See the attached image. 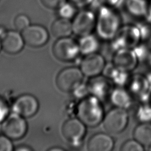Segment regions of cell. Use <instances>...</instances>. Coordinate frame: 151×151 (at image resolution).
I'll return each mask as SVG.
<instances>
[{"label": "cell", "instance_id": "33", "mask_svg": "<svg viewBox=\"0 0 151 151\" xmlns=\"http://www.w3.org/2000/svg\"><path fill=\"white\" fill-rule=\"evenodd\" d=\"M94 1V0H69V2L76 7L80 8H84L93 3Z\"/></svg>", "mask_w": 151, "mask_h": 151}, {"label": "cell", "instance_id": "15", "mask_svg": "<svg viewBox=\"0 0 151 151\" xmlns=\"http://www.w3.org/2000/svg\"><path fill=\"white\" fill-rule=\"evenodd\" d=\"M90 94L101 101L109 98L113 89L114 84L111 81L102 74L90 78L87 82Z\"/></svg>", "mask_w": 151, "mask_h": 151}, {"label": "cell", "instance_id": "29", "mask_svg": "<svg viewBox=\"0 0 151 151\" xmlns=\"http://www.w3.org/2000/svg\"><path fill=\"white\" fill-rule=\"evenodd\" d=\"M72 93L73 96L76 99L78 100V101L88 96L90 94V92L87 82L81 83L73 90Z\"/></svg>", "mask_w": 151, "mask_h": 151}, {"label": "cell", "instance_id": "16", "mask_svg": "<svg viewBox=\"0 0 151 151\" xmlns=\"http://www.w3.org/2000/svg\"><path fill=\"white\" fill-rule=\"evenodd\" d=\"M2 49L9 54H16L22 51L25 42L21 32L17 30L6 31L1 38Z\"/></svg>", "mask_w": 151, "mask_h": 151}, {"label": "cell", "instance_id": "4", "mask_svg": "<svg viewBox=\"0 0 151 151\" xmlns=\"http://www.w3.org/2000/svg\"><path fill=\"white\" fill-rule=\"evenodd\" d=\"M52 51L56 59L65 63L76 61L81 54L78 41L70 37L57 38Z\"/></svg>", "mask_w": 151, "mask_h": 151}, {"label": "cell", "instance_id": "21", "mask_svg": "<svg viewBox=\"0 0 151 151\" xmlns=\"http://www.w3.org/2000/svg\"><path fill=\"white\" fill-rule=\"evenodd\" d=\"M124 6L127 13L135 18L146 17L149 2L147 0H126Z\"/></svg>", "mask_w": 151, "mask_h": 151}, {"label": "cell", "instance_id": "20", "mask_svg": "<svg viewBox=\"0 0 151 151\" xmlns=\"http://www.w3.org/2000/svg\"><path fill=\"white\" fill-rule=\"evenodd\" d=\"M51 31L52 35L57 38L70 37L73 33L72 21L59 17L52 22Z\"/></svg>", "mask_w": 151, "mask_h": 151}, {"label": "cell", "instance_id": "28", "mask_svg": "<svg viewBox=\"0 0 151 151\" xmlns=\"http://www.w3.org/2000/svg\"><path fill=\"white\" fill-rule=\"evenodd\" d=\"M14 25L16 30L22 32L30 25L29 18L25 14H19L15 18Z\"/></svg>", "mask_w": 151, "mask_h": 151}, {"label": "cell", "instance_id": "1", "mask_svg": "<svg viewBox=\"0 0 151 151\" xmlns=\"http://www.w3.org/2000/svg\"><path fill=\"white\" fill-rule=\"evenodd\" d=\"M121 26V17L114 8L100 6L96 14L95 31L100 40L105 41L112 40Z\"/></svg>", "mask_w": 151, "mask_h": 151}, {"label": "cell", "instance_id": "10", "mask_svg": "<svg viewBox=\"0 0 151 151\" xmlns=\"http://www.w3.org/2000/svg\"><path fill=\"white\" fill-rule=\"evenodd\" d=\"M96 25V14L89 9L80 11L73 18V32L78 37L93 34Z\"/></svg>", "mask_w": 151, "mask_h": 151}, {"label": "cell", "instance_id": "14", "mask_svg": "<svg viewBox=\"0 0 151 151\" xmlns=\"http://www.w3.org/2000/svg\"><path fill=\"white\" fill-rule=\"evenodd\" d=\"M111 61L117 69L127 73L133 71L139 64L134 51L130 48L116 50L112 56Z\"/></svg>", "mask_w": 151, "mask_h": 151}, {"label": "cell", "instance_id": "3", "mask_svg": "<svg viewBox=\"0 0 151 151\" xmlns=\"http://www.w3.org/2000/svg\"><path fill=\"white\" fill-rule=\"evenodd\" d=\"M141 42L137 25H122L113 39L110 41V47L114 52L119 49H133Z\"/></svg>", "mask_w": 151, "mask_h": 151}, {"label": "cell", "instance_id": "7", "mask_svg": "<svg viewBox=\"0 0 151 151\" xmlns=\"http://www.w3.org/2000/svg\"><path fill=\"white\" fill-rule=\"evenodd\" d=\"M84 77L80 67H66L61 70L57 75L56 86L63 92L72 93L78 86L83 82Z\"/></svg>", "mask_w": 151, "mask_h": 151}, {"label": "cell", "instance_id": "25", "mask_svg": "<svg viewBox=\"0 0 151 151\" xmlns=\"http://www.w3.org/2000/svg\"><path fill=\"white\" fill-rule=\"evenodd\" d=\"M77 7L70 2H65L61 6H60L58 10V14L60 17L71 19L74 17L77 12Z\"/></svg>", "mask_w": 151, "mask_h": 151}, {"label": "cell", "instance_id": "38", "mask_svg": "<svg viewBox=\"0 0 151 151\" xmlns=\"http://www.w3.org/2000/svg\"><path fill=\"white\" fill-rule=\"evenodd\" d=\"M148 82H149V84L150 86V88H151V71H149V73H147L146 75H145Z\"/></svg>", "mask_w": 151, "mask_h": 151}, {"label": "cell", "instance_id": "27", "mask_svg": "<svg viewBox=\"0 0 151 151\" xmlns=\"http://www.w3.org/2000/svg\"><path fill=\"white\" fill-rule=\"evenodd\" d=\"M145 147L134 138L124 142L121 146V151H143Z\"/></svg>", "mask_w": 151, "mask_h": 151}, {"label": "cell", "instance_id": "12", "mask_svg": "<svg viewBox=\"0 0 151 151\" xmlns=\"http://www.w3.org/2000/svg\"><path fill=\"white\" fill-rule=\"evenodd\" d=\"M106 64L104 56L97 52L84 55L81 60L80 68L84 76L91 78L101 74Z\"/></svg>", "mask_w": 151, "mask_h": 151}, {"label": "cell", "instance_id": "36", "mask_svg": "<svg viewBox=\"0 0 151 151\" xmlns=\"http://www.w3.org/2000/svg\"><path fill=\"white\" fill-rule=\"evenodd\" d=\"M146 18L148 21H151V0L149 2V8H148V12L147 15L146 16Z\"/></svg>", "mask_w": 151, "mask_h": 151}, {"label": "cell", "instance_id": "9", "mask_svg": "<svg viewBox=\"0 0 151 151\" xmlns=\"http://www.w3.org/2000/svg\"><path fill=\"white\" fill-rule=\"evenodd\" d=\"M125 87L134 100L139 103L149 101L151 88L145 75L139 73L130 74Z\"/></svg>", "mask_w": 151, "mask_h": 151}, {"label": "cell", "instance_id": "26", "mask_svg": "<svg viewBox=\"0 0 151 151\" xmlns=\"http://www.w3.org/2000/svg\"><path fill=\"white\" fill-rule=\"evenodd\" d=\"M137 26L139 30L141 41L151 43V21L147 20L137 24Z\"/></svg>", "mask_w": 151, "mask_h": 151}, {"label": "cell", "instance_id": "35", "mask_svg": "<svg viewBox=\"0 0 151 151\" xmlns=\"http://www.w3.org/2000/svg\"><path fill=\"white\" fill-rule=\"evenodd\" d=\"M14 150L15 151H31L33 149L26 145H19L14 147Z\"/></svg>", "mask_w": 151, "mask_h": 151}, {"label": "cell", "instance_id": "37", "mask_svg": "<svg viewBox=\"0 0 151 151\" xmlns=\"http://www.w3.org/2000/svg\"><path fill=\"white\" fill-rule=\"evenodd\" d=\"M65 149L61 147H57V146H55V147H51L50 149H48V150L49 151H63Z\"/></svg>", "mask_w": 151, "mask_h": 151}, {"label": "cell", "instance_id": "30", "mask_svg": "<svg viewBox=\"0 0 151 151\" xmlns=\"http://www.w3.org/2000/svg\"><path fill=\"white\" fill-rule=\"evenodd\" d=\"M14 149L12 140L2 133L0 134V151H12Z\"/></svg>", "mask_w": 151, "mask_h": 151}, {"label": "cell", "instance_id": "8", "mask_svg": "<svg viewBox=\"0 0 151 151\" xmlns=\"http://www.w3.org/2000/svg\"><path fill=\"white\" fill-rule=\"evenodd\" d=\"M0 125L2 133L11 140L22 138L28 130L25 118L14 112L10 113Z\"/></svg>", "mask_w": 151, "mask_h": 151}, {"label": "cell", "instance_id": "13", "mask_svg": "<svg viewBox=\"0 0 151 151\" xmlns=\"http://www.w3.org/2000/svg\"><path fill=\"white\" fill-rule=\"evenodd\" d=\"M21 32L25 44L34 48L44 45L49 40V33L42 25H29Z\"/></svg>", "mask_w": 151, "mask_h": 151}, {"label": "cell", "instance_id": "24", "mask_svg": "<svg viewBox=\"0 0 151 151\" xmlns=\"http://www.w3.org/2000/svg\"><path fill=\"white\" fill-rule=\"evenodd\" d=\"M135 117L140 123H151V103H139L136 109Z\"/></svg>", "mask_w": 151, "mask_h": 151}, {"label": "cell", "instance_id": "34", "mask_svg": "<svg viewBox=\"0 0 151 151\" xmlns=\"http://www.w3.org/2000/svg\"><path fill=\"white\" fill-rule=\"evenodd\" d=\"M121 0H94L100 6H106L114 8L120 2Z\"/></svg>", "mask_w": 151, "mask_h": 151}, {"label": "cell", "instance_id": "2", "mask_svg": "<svg viewBox=\"0 0 151 151\" xmlns=\"http://www.w3.org/2000/svg\"><path fill=\"white\" fill-rule=\"evenodd\" d=\"M102 101L89 94L77 102L76 117L87 127H95L102 123L105 116Z\"/></svg>", "mask_w": 151, "mask_h": 151}, {"label": "cell", "instance_id": "39", "mask_svg": "<svg viewBox=\"0 0 151 151\" xmlns=\"http://www.w3.org/2000/svg\"><path fill=\"white\" fill-rule=\"evenodd\" d=\"M2 49V47H1V39H0V51Z\"/></svg>", "mask_w": 151, "mask_h": 151}, {"label": "cell", "instance_id": "18", "mask_svg": "<svg viewBox=\"0 0 151 151\" xmlns=\"http://www.w3.org/2000/svg\"><path fill=\"white\" fill-rule=\"evenodd\" d=\"M109 99L114 107L126 110L132 106L134 100L126 87L117 86L113 88Z\"/></svg>", "mask_w": 151, "mask_h": 151}, {"label": "cell", "instance_id": "22", "mask_svg": "<svg viewBox=\"0 0 151 151\" xmlns=\"http://www.w3.org/2000/svg\"><path fill=\"white\" fill-rule=\"evenodd\" d=\"M133 138L145 147H151V123H140L134 129Z\"/></svg>", "mask_w": 151, "mask_h": 151}, {"label": "cell", "instance_id": "11", "mask_svg": "<svg viewBox=\"0 0 151 151\" xmlns=\"http://www.w3.org/2000/svg\"><path fill=\"white\" fill-rule=\"evenodd\" d=\"M39 106V101L34 95L22 94L15 100L12 106V111L26 119L34 116Z\"/></svg>", "mask_w": 151, "mask_h": 151}, {"label": "cell", "instance_id": "40", "mask_svg": "<svg viewBox=\"0 0 151 151\" xmlns=\"http://www.w3.org/2000/svg\"><path fill=\"white\" fill-rule=\"evenodd\" d=\"M149 101L151 103V92H150V99H149Z\"/></svg>", "mask_w": 151, "mask_h": 151}, {"label": "cell", "instance_id": "19", "mask_svg": "<svg viewBox=\"0 0 151 151\" xmlns=\"http://www.w3.org/2000/svg\"><path fill=\"white\" fill-rule=\"evenodd\" d=\"M100 39L93 34L80 37L78 41L81 54L84 55L97 52L100 48Z\"/></svg>", "mask_w": 151, "mask_h": 151}, {"label": "cell", "instance_id": "32", "mask_svg": "<svg viewBox=\"0 0 151 151\" xmlns=\"http://www.w3.org/2000/svg\"><path fill=\"white\" fill-rule=\"evenodd\" d=\"M42 5L50 9H58L67 0H41Z\"/></svg>", "mask_w": 151, "mask_h": 151}, {"label": "cell", "instance_id": "5", "mask_svg": "<svg viewBox=\"0 0 151 151\" xmlns=\"http://www.w3.org/2000/svg\"><path fill=\"white\" fill-rule=\"evenodd\" d=\"M87 126L77 117L65 120L61 127V134L66 141L74 147H80L87 133Z\"/></svg>", "mask_w": 151, "mask_h": 151}, {"label": "cell", "instance_id": "23", "mask_svg": "<svg viewBox=\"0 0 151 151\" xmlns=\"http://www.w3.org/2000/svg\"><path fill=\"white\" fill-rule=\"evenodd\" d=\"M139 63L151 66V43L140 42L133 48Z\"/></svg>", "mask_w": 151, "mask_h": 151}, {"label": "cell", "instance_id": "6", "mask_svg": "<svg viewBox=\"0 0 151 151\" xmlns=\"http://www.w3.org/2000/svg\"><path fill=\"white\" fill-rule=\"evenodd\" d=\"M129 122L127 110L114 107L105 114L103 120V128L109 134H119L127 127Z\"/></svg>", "mask_w": 151, "mask_h": 151}, {"label": "cell", "instance_id": "31", "mask_svg": "<svg viewBox=\"0 0 151 151\" xmlns=\"http://www.w3.org/2000/svg\"><path fill=\"white\" fill-rule=\"evenodd\" d=\"M10 113L9 106L3 97L0 96V124Z\"/></svg>", "mask_w": 151, "mask_h": 151}, {"label": "cell", "instance_id": "17", "mask_svg": "<svg viewBox=\"0 0 151 151\" xmlns=\"http://www.w3.org/2000/svg\"><path fill=\"white\" fill-rule=\"evenodd\" d=\"M114 147V140L107 132H100L91 136L87 144L89 151H111Z\"/></svg>", "mask_w": 151, "mask_h": 151}]
</instances>
